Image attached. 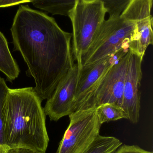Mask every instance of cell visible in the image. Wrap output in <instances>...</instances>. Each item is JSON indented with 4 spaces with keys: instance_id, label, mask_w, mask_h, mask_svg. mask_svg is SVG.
<instances>
[{
    "instance_id": "cell-1",
    "label": "cell",
    "mask_w": 153,
    "mask_h": 153,
    "mask_svg": "<svg viewBox=\"0 0 153 153\" xmlns=\"http://www.w3.org/2000/svg\"><path fill=\"white\" fill-rule=\"evenodd\" d=\"M10 30L14 51L26 62L34 90L42 101L47 100L75 64L72 34L62 30L54 18L28 5L19 7Z\"/></svg>"
},
{
    "instance_id": "cell-2",
    "label": "cell",
    "mask_w": 153,
    "mask_h": 153,
    "mask_svg": "<svg viewBox=\"0 0 153 153\" xmlns=\"http://www.w3.org/2000/svg\"><path fill=\"white\" fill-rule=\"evenodd\" d=\"M42 101L34 87L10 88L4 129L5 146L46 153L49 137Z\"/></svg>"
},
{
    "instance_id": "cell-3",
    "label": "cell",
    "mask_w": 153,
    "mask_h": 153,
    "mask_svg": "<svg viewBox=\"0 0 153 153\" xmlns=\"http://www.w3.org/2000/svg\"><path fill=\"white\" fill-rule=\"evenodd\" d=\"M107 13L100 0H75L67 15L72 26V49L74 60L80 67L81 59L87 52Z\"/></svg>"
},
{
    "instance_id": "cell-4",
    "label": "cell",
    "mask_w": 153,
    "mask_h": 153,
    "mask_svg": "<svg viewBox=\"0 0 153 153\" xmlns=\"http://www.w3.org/2000/svg\"><path fill=\"white\" fill-rule=\"evenodd\" d=\"M137 33L135 23L120 15L105 20L81 57L79 69L85 65L128 49L129 44L135 40Z\"/></svg>"
},
{
    "instance_id": "cell-5",
    "label": "cell",
    "mask_w": 153,
    "mask_h": 153,
    "mask_svg": "<svg viewBox=\"0 0 153 153\" xmlns=\"http://www.w3.org/2000/svg\"><path fill=\"white\" fill-rule=\"evenodd\" d=\"M129 56L128 49L99 80L81 102L76 111L96 108L106 103L115 104L122 108Z\"/></svg>"
},
{
    "instance_id": "cell-6",
    "label": "cell",
    "mask_w": 153,
    "mask_h": 153,
    "mask_svg": "<svg viewBox=\"0 0 153 153\" xmlns=\"http://www.w3.org/2000/svg\"><path fill=\"white\" fill-rule=\"evenodd\" d=\"M69 117L70 124L56 153H82L99 135L102 125L96 108L80 110Z\"/></svg>"
},
{
    "instance_id": "cell-7",
    "label": "cell",
    "mask_w": 153,
    "mask_h": 153,
    "mask_svg": "<svg viewBox=\"0 0 153 153\" xmlns=\"http://www.w3.org/2000/svg\"><path fill=\"white\" fill-rule=\"evenodd\" d=\"M77 63L59 82L53 94L47 100L44 108L51 121H57L72 114V105L79 75Z\"/></svg>"
},
{
    "instance_id": "cell-8",
    "label": "cell",
    "mask_w": 153,
    "mask_h": 153,
    "mask_svg": "<svg viewBox=\"0 0 153 153\" xmlns=\"http://www.w3.org/2000/svg\"><path fill=\"white\" fill-rule=\"evenodd\" d=\"M143 59L129 50L128 65L123 91L122 108L126 114L127 119L134 124L138 122L140 118V87L143 77L142 64Z\"/></svg>"
},
{
    "instance_id": "cell-9",
    "label": "cell",
    "mask_w": 153,
    "mask_h": 153,
    "mask_svg": "<svg viewBox=\"0 0 153 153\" xmlns=\"http://www.w3.org/2000/svg\"><path fill=\"white\" fill-rule=\"evenodd\" d=\"M128 51V49L122 50L115 54L83 65L79 69L72 113L76 111L81 102L107 71Z\"/></svg>"
},
{
    "instance_id": "cell-10",
    "label": "cell",
    "mask_w": 153,
    "mask_h": 153,
    "mask_svg": "<svg viewBox=\"0 0 153 153\" xmlns=\"http://www.w3.org/2000/svg\"><path fill=\"white\" fill-rule=\"evenodd\" d=\"M103 2L109 18H116L121 15L131 0H100ZM75 0H34V7L53 15L67 16L68 10L72 7Z\"/></svg>"
},
{
    "instance_id": "cell-11",
    "label": "cell",
    "mask_w": 153,
    "mask_h": 153,
    "mask_svg": "<svg viewBox=\"0 0 153 153\" xmlns=\"http://www.w3.org/2000/svg\"><path fill=\"white\" fill-rule=\"evenodd\" d=\"M153 0H131L120 16L135 23L138 32L153 34Z\"/></svg>"
},
{
    "instance_id": "cell-12",
    "label": "cell",
    "mask_w": 153,
    "mask_h": 153,
    "mask_svg": "<svg viewBox=\"0 0 153 153\" xmlns=\"http://www.w3.org/2000/svg\"><path fill=\"white\" fill-rule=\"evenodd\" d=\"M0 71L6 76L7 81L12 82L19 76V66L9 49L5 36L0 31Z\"/></svg>"
},
{
    "instance_id": "cell-13",
    "label": "cell",
    "mask_w": 153,
    "mask_h": 153,
    "mask_svg": "<svg viewBox=\"0 0 153 153\" xmlns=\"http://www.w3.org/2000/svg\"><path fill=\"white\" fill-rule=\"evenodd\" d=\"M122 145L116 137L99 135L82 153H115Z\"/></svg>"
},
{
    "instance_id": "cell-14",
    "label": "cell",
    "mask_w": 153,
    "mask_h": 153,
    "mask_svg": "<svg viewBox=\"0 0 153 153\" xmlns=\"http://www.w3.org/2000/svg\"><path fill=\"white\" fill-rule=\"evenodd\" d=\"M96 112L101 125L122 119H127L126 114L123 108L120 106L111 103H106L99 106L96 108Z\"/></svg>"
},
{
    "instance_id": "cell-15",
    "label": "cell",
    "mask_w": 153,
    "mask_h": 153,
    "mask_svg": "<svg viewBox=\"0 0 153 153\" xmlns=\"http://www.w3.org/2000/svg\"><path fill=\"white\" fill-rule=\"evenodd\" d=\"M9 89L4 79L0 76V145L3 146H5L4 141V129L6 117L7 95Z\"/></svg>"
},
{
    "instance_id": "cell-16",
    "label": "cell",
    "mask_w": 153,
    "mask_h": 153,
    "mask_svg": "<svg viewBox=\"0 0 153 153\" xmlns=\"http://www.w3.org/2000/svg\"><path fill=\"white\" fill-rule=\"evenodd\" d=\"M115 153H153L135 145H121Z\"/></svg>"
},
{
    "instance_id": "cell-17",
    "label": "cell",
    "mask_w": 153,
    "mask_h": 153,
    "mask_svg": "<svg viewBox=\"0 0 153 153\" xmlns=\"http://www.w3.org/2000/svg\"><path fill=\"white\" fill-rule=\"evenodd\" d=\"M34 0H0V8H6L14 5L32 2Z\"/></svg>"
},
{
    "instance_id": "cell-18",
    "label": "cell",
    "mask_w": 153,
    "mask_h": 153,
    "mask_svg": "<svg viewBox=\"0 0 153 153\" xmlns=\"http://www.w3.org/2000/svg\"><path fill=\"white\" fill-rule=\"evenodd\" d=\"M5 153H41L29 149V148H24V147H16V148H8L6 150Z\"/></svg>"
},
{
    "instance_id": "cell-19",
    "label": "cell",
    "mask_w": 153,
    "mask_h": 153,
    "mask_svg": "<svg viewBox=\"0 0 153 153\" xmlns=\"http://www.w3.org/2000/svg\"><path fill=\"white\" fill-rule=\"evenodd\" d=\"M8 147L3 146H0V153H5L6 150L8 149Z\"/></svg>"
},
{
    "instance_id": "cell-20",
    "label": "cell",
    "mask_w": 153,
    "mask_h": 153,
    "mask_svg": "<svg viewBox=\"0 0 153 153\" xmlns=\"http://www.w3.org/2000/svg\"><path fill=\"white\" fill-rule=\"evenodd\" d=\"M0 146H1V145H0Z\"/></svg>"
}]
</instances>
